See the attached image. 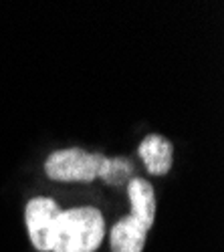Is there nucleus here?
Returning <instances> with one entry per match:
<instances>
[{
  "mask_svg": "<svg viewBox=\"0 0 224 252\" xmlns=\"http://www.w3.org/2000/svg\"><path fill=\"white\" fill-rule=\"evenodd\" d=\"M103 236L105 222L97 208H73L61 212L53 252H95Z\"/></svg>",
  "mask_w": 224,
  "mask_h": 252,
  "instance_id": "obj_1",
  "label": "nucleus"
},
{
  "mask_svg": "<svg viewBox=\"0 0 224 252\" xmlns=\"http://www.w3.org/2000/svg\"><path fill=\"white\" fill-rule=\"evenodd\" d=\"M105 156L83 150H59L45 161V174L55 182H93L101 176Z\"/></svg>",
  "mask_w": 224,
  "mask_h": 252,
  "instance_id": "obj_2",
  "label": "nucleus"
},
{
  "mask_svg": "<svg viewBox=\"0 0 224 252\" xmlns=\"http://www.w3.org/2000/svg\"><path fill=\"white\" fill-rule=\"evenodd\" d=\"M63 210L59 204L51 198H32L27 204L25 210V220H27V230L31 244L38 252H51L53 242H55V232L57 224Z\"/></svg>",
  "mask_w": 224,
  "mask_h": 252,
  "instance_id": "obj_3",
  "label": "nucleus"
},
{
  "mask_svg": "<svg viewBox=\"0 0 224 252\" xmlns=\"http://www.w3.org/2000/svg\"><path fill=\"white\" fill-rule=\"evenodd\" d=\"M137 154L152 176H166L174 161V148L164 135H146L141 139Z\"/></svg>",
  "mask_w": 224,
  "mask_h": 252,
  "instance_id": "obj_4",
  "label": "nucleus"
},
{
  "mask_svg": "<svg viewBox=\"0 0 224 252\" xmlns=\"http://www.w3.org/2000/svg\"><path fill=\"white\" fill-rule=\"evenodd\" d=\"M148 228L131 214L121 218L109 232L111 252H141L146 246Z\"/></svg>",
  "mask_w": 224,
  "mask_h": 252,
  "instance_id": "obj_5",
  "label": "nucleus"
},
{
  "mask_svg": "<svg viewBox=\"0 0 224 252\" xmlns=\"http://www.w3.org/2000/svg\"><path fill=\"white\" fill-rule=\"evenodd\" d=\"M128 196L131 204V216L150 230L156 220V194L152 184L141 178H131L128 182Z\"/></svg>",
  "mask_w": 224,
  "mask_h": 252,
  "instance_id": "obj_6",
  "label": "nucleus"
},
{
  "mask_svg": "<svg viewBox=\"0 0 224 252\" xmlns=\"http://www.w3.org/2000/svg\"><path fill=\"white\" fill-rule=\"evenodd\" d=\"M133 176V163L128 158H105L101 180L109 186H124Z\"/></svg>",
  "mask_w": 224,
  "mask_h": 252,
  "instance_id": "obj_7",
  "label": "nucleus"
}]
</instances>
